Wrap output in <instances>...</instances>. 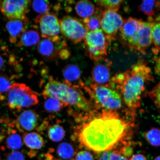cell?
Masks as SVG:
<instances>
[{
    "label": "cell",
    "mask_w": 160,
    "mask_h": 160,
    "mask_svg": "<svg viewBox=\"0 0 160 160\" xmlns=\"http://www.w3.org/2000/svg\"><path fill=\"white\" fill-rule=\"evenodd\" d=\"M89 119L79 126L78 138L82 145L98 153L111 151L128 142L131 123L116 111H92Z\"/></svg>",
    "instance_id": "obj_1"
},
{
    "label": "cell",
    "mask_w": 160,
    "mask_h": 160,
    "mask_svg": "<svg viewBox=\"0 0 160 160\" xmlns=\"http://www.w3.org/2000/svg\"><path fill=\"white\" fill-rule=\"evenodd\" d=\"M153 80L147 63L140 60L127 71L116 74L108 85L115 88L134 116L136 110L141 106V96L146 83Z\"/></svg>",
    "instance_id": "obj_2"
},
{
    "label": "cell",
    "mask_w": 160,
    "mask_h": 160,
    "mask_svg": "<svg viewBox=\"0 0 160 160\" xmlns=\"http://www.w3.org/2000/svg\"><path fill=\"white\" fill-rule=\"evenodd\" d=\"M42 95L45 99L52 98L66 105L73 106L84 112L90 113L92 111L91 102L75 86L51 79L46 84Z\"/></svg>",
    "instance_id": "obj_3"
},
{
    "label": "cell",
    "mask_w": 160,
    "mask_h": 160,
    "mask_svg": "<svg viewBox=\"0 0 160 160\" xmlns=\"http://www.w3.org/2000/svg\"><path fill=\"white\" fill-rule=\"evenodd\" d=\"M84 89L91 97L96 110L117 111L122 107V100L120 94L107 84L95 83Z\"/></svg>",
    "instance_id": "obj_4"
},
{
    "label": "cell",
    "mask_w": 160,
    "mask_h": 160,
    "mask_svg": "<svg viewBox=\"0 0 160 160\" xmlns=\"http://www.w3.org/2000/svg\"><path fill=\"white\" fill-rule=\"evenodd\" d=\"M39 95L24 83H14L7 96V105L12 110L19 111L39 103Z\"/></svg>",
    "instance_id": "obj_5"
},
{
    "label": "cell",
    "mask_w": 160,
    "mask_h": 160,
    "mask_svg": "<svg viewBox=\"0 0 160 160\" xmlns=\"http://www.w3.org/2000/svg\"><path fill=\"white\" fill-rule=\"evenodd\" d=\"M84 40L86 53L90 59L96 62L105 59L110 41L102 29L88 32Z\"/></svg>",
    "instance_id": "obj_6"
},
{
    "label": "cell",
    "mask_w": 160,
    "mask_h": 160,
    "mask_svg": "<svg viewBox=\"0 0 160 160\" xmlns=\"http://www.w3.org/2000/svg\"><path fill=\"white\" fill-rule=\"evenodd\" d=\"M154 24L151 21H142L134 33L125 44L130 49L144 54L146 50L153 42L152 28Z\"/></svg>",
    "instance_id": "obj_7"
},
{
    "label": "cell",
    "mask_w": 160,
    "mask_h": 160,
    "mask_svg": "<svg viewBox=\"0 0 160 160\" xmlns=\"http://www.w3.org/2000/svg\"><path fill=\"white\" fill-rule=\"evenodd\" d=\"M59 22L60 31L75 44L79 43L84 39L88 32L81 21L71 16L63 17Z\"/></svg>",
    "instance_id": "obj_8"
},
{
    "label": "cell",
    "mask_w": 160,
    "mask_h": 160,
    "mask_svg": "<svg viewBox=\"0 0 160 160\" xmlns=\"http://www.w3.org/2000/svg\"><path fill=\"white\" fill-rule=\"evenodd\" d=\"M30 2L29 1L6 0L0 2V9L10 20L23 19L27 18Z\"/></svg>",
    "instance_id": "obj_9"
},
{
    "label": "cell",
    "mask_w": 160,
    "mask_h": 160,
    "mask_svg": "<svg viewBox=\"0 0 160 160\" xmlns=\"http://www.w3.org/2000/svg\"><path fill=\"white\" fill-rule=\"evenodd\" d=\"M124 20L117 12L111 10H105L102 13L101 27L110 41L120 30L123 24Z\"/></svg>",
    "instance_id": "obj_10"
},
{
    "label": "cell",
    "mask_w": 160,
    "mask_h": 160,
    "mask_svg": "<svg viewBox=\"0 0 160 160\" xmlns=\"http://www.w3.org/2000/svg\"><path fill=\"white\" fill-rule=\"evenodd\" d=\"M35 21L39 25L42 37L44 38L58 36L60 32L59 21L54 14L48 13L40 15L36 18Z\"/></svg>",
    "instance_id": "obj_11"
},
{
    "label": "cell",
    "mask_w": 160,
    "mask_h": 160,
    "mask_svg": "<svg viewBox=\"0 0 160 160\" xmlns=\"http://www.w3.org/2000/svg\"><path fill=\"white\" fill-rule=\"evenodd\" d=\"M66 45L65 42L58 36L42 39L38 43V49L42 57L52 59L59 55L60 52L64 49Z\"/></svg>",
    "instance_id": "obj_12"
},
{
    "label": "cell",
    "mask_w": 160,
    "mask_h": 160,
    "mask_svg": "<svg viewBox=\"0 0 160 160\" xmlns=\"http://www.w3.org/2000/svg\"><path fill=\"white\" fill-rule=\"evenodd\" d=\"M38 117L37 113L31 110H25L20 114L13 121L15 127L20 132L30 131L34 129L38 125Z\"/></svg>",
    "instance_id": "obj_13"
},
{
    "label": "cell",
    "mask_w": 160,
    "mask_h": 160,
    "mask_svg": "<svg viewBox=\"0 0 160 160\" xmlns=\"http://www.w3.org/2000/svg\"><path fill=\"white\" fill-rule=\"evenodd\" d=\"M111 63L106 61L105 63H98L93 67L92 77L95 83L105 85L108 82L111 77Z\"/></svg>",
    "instance_id": "obj_14"
},
{
    "label": "cell",
    "mask_w": 160,
    "mask_h": 160,
    "mask_svg": "<svg viewBox=\"0 0 160 160\" xmlns=\"http://www.w3.org/2000/svg\"><path fill=\"white\" fill-rule=\"evenodd\" d=\"M28 20L27 18L23 19L10 20L6 25L9 35V41L12 43L16 42L17 39L22 33L27 29Z\"/></svg>",
    "instance_id": "obj_15"
},
{
    "label": "cell",
    "mask_w": 160,
    "mask_h": 160,
    "mask_svg": "<svg viewBox=\"0 0 160 160\" xmlns=\"http://www.w3.org/2000/svg\"><path fill=\"white\" fill-rule=\"evenodd\" d=\"M62 74L65 79L64 83L72 86V83L80 81L81 75L79 67L74 64L65 66L63 69Z\"/></svg>",
    "instance_id": "obj_16"
},
{
    "label": "cell",
    "mask_w": 160,
    "mask_h": 160,
    "mask_svg": "<svg viewBox=\"0 0 160 160\" xmlns=\"http://www.w3.org/2000/svg\"><path fill=\"white\" fill-rule=\"evenodd\" d=\"M23 140L26 146L32 149H41L45 144L42 137L35 132L25 133L23 135Z\"/></svg>",
    "instance_id": "obj_17"
},
{
    "label": "cell",
    "mask_w": 160,
    "mask_h": 160,
    "mask_svg": "<svg viewBox=\"0 0 160 160\" xmlns=\"http://www.w3.org/2000/svg\"><path fill=\"white\" fill-rule=\"evenodd\" d=\"M40 37L38 32L36 30H31L24 32L21 35L18 47H29L38 44Z\"/></svg>",
    "instance_id": "obj_18"
},
{
    "label": "cell",
    "mask_w": 160,
    "mask_h": 160,
    "mask_svg": "<svg viewBox=\"0 0 160 160\" xmlns=\"http://www.w3.org/2000/svg\"><path fill=\"white\" fill-rule=\"evenodd\" d=\"M75 11L78 15L84 19L88 18L95 13L94 5L87 0L78 2L75 6Z\"/></svg>",
    "instance_id": "obj_19"
},
{
    "label": "cell",
    "mask_w": 160,
    "mask_h": 160,
    "mask_svg": "<svg viewBox=\"0 0 160 160\" xmlns=\"http://www.w3.org/2000/svg\"><path fill=\"white\" fill-rule=\"evenodd\" d=\"M13 127L10 128L8 131L6 144L8 149L17 150L22 147L23 142L21 136L17 133Z\"/></svg>",
    "instance_id": "obj_20"
},
{
    "label": "cell",
    "mask_w": 160,
    "mask_h": 160,
    "mask_svg": "<svg viewBox=\"0 0 160 160\" xmlns=\"http://www.w3.org/2000/svg\"><path fill=\"white\" fill-rule=\"evenodd\" d=\"M97 11V13H95L91 17L83 20V24L88 32L100 29L101 17L103 12L100 13L101 11L98 10Z\"/></svg>",
    "instance_id": "obj_21"
},
{
    "label": "cell",
    "mask_w": 160,
    "mask_h": 160,
    "mask_svg": "<svg viewBox=\"0 0 160 160\" xmlns=\"http://www.w3.org/2000/svg\"><path fill=\"white\" fill-rule=\"evenodd\" d=\"M160 8V1H144L139 6L140 11L148 17L155 14L156 9Z\"/></svg>",
    "instance_id": "obj_22"
},
{
    "label": "cell",
    "mask_w": 160,
    "mask_h": 160,
    "mask_svg": "<svg viewBox=\"0 0 160 160\" xmlns=\"http://www.w3.org/2000/svg\"><path fill=\"white\" fill-rule=\"evenodd\" d=\"M12 79L5 75H0V101H3L7 97L12 85Z\"/></svg>",
    "instance_id": "obj_23"
},
{
    "label": "cell",
    "mask_w": 160,
    "mask_h": 160,
    "mask_svg": "<svg viewBox=\"0 0 160 160\" xmlns=\"http://www.w3.org/2000/svg\"><path fill=\"white\" fill-rule=\"evenodd\" d=\"M65 132L62 127L55 124L49 128L48 131V136L52 141L55 142L61 141L64 138Z\"/></svg>",
    "instance_id": "obj_24"
},
{
    "label": "cell",
    "mask_w": 160,
    "mask_h": 160,
    "mask_svg": "<svg viewBox=\"0 0 160 160\" xmlns=\"http://www.w3.org/2000/svg\"><path fill=\"white\" fill-rule=\"evenodd\" d=\"M57 152L59 157L64 159H71L74 155L73 147L67 142L60 144L58 147Z\"/></svg>",
    "instance_id": "obj_25"
},
{
    "label": "cell",
    "mask_w": 160,
    "mask_h": 160,
    "mask_svg": "<svg viewBox=\"0 0 160 160\" xmlns=\"http://www.w3.org/2000/svg\"><path fill=\"white\" fill-rule=\"evenodd\" d=\"M64 103L59 100L52 98H48L45 101L44 107L45 110L49 112H57L63 109Z\"/></svg>",
    "instance_id": "obj_26"
},
{
    "label": "cell",
    "mask_w": 160,
    "mask_h": 160,
    "mask_svg": "<svg viewBox=\"0 0 160 160\" xmlns=\"http://www.w3.org/2000/svg\"><path fill=\"white\" fill-rule=\"evenodd\" d=\"M98 160H128L118 149L103 152Z\"/></svg>",
    "instance_id": "obj_27"
},
{
    "label": "cell",
    "mask_w": 160,
    "mask_h": 160,
    "mask_svg": "<svg viewBox=\"0 0 160 160\" xmlns=\"http://www.w3.org/2000/svg\"><path fill=\"white\" fill-rule=\"evenodd\" d=\"M145 137L147 141L152 145L158 147L160 146V130L153 128L145 133Z\"/></svg>",
    "instance_id": "obj_28"
},
{
    "label": "cell",
    "mask_w": 160,
    "mask_h": 160,
    "mask_svg": "<svg viewBox=\"0 0 160 160\" xmlns=\"http://www.w3.org/2000/svg\"><path fill=\"white\" fill-rule=\"evenodd\" d=\"M98 5L104 8L106 10H111L117 12L120 5L123 2L121 0H100L95 1Z\"/></svg>",
    "instance_id": "obj_29"
},
{
    "label": "cell",
    "mask_w": 160,
    "mask_h": 160,
    "mask_svg": "<svg viewBox=\"0 0 160 160\" xmlns=\"http://www.w3.org/2000/svg\"><path fill=\"white\" fill-rule=\"evenodd\" d=\"M32 7L34 11L41 15L48 13L51 5L48 1H34L32 2Z\"/></svg>",
    "instance_id": "obj_30"
},
{
    "label": "cell",
    "mask_w": 160,
    "mask_h": 160,
    "mask_svg": "<svg viewBox=\"0 0 160 160\" xmlns=\"http://www.w3.org/2000/svg\"><path fill=\"white\" fill-rule=\"evenodd\" d=\"M13 122L8 119L3 118L0 119V143L7 137L8 131L10 128H15Z\"/></svg>",
    "instance_id": "obj_31"
},
{
    "label": "cell",
    "mask_w": 160,
    "mask_h": 160,
    "mask_svg": "<svg viewBox=\"0 0 160 160\" xmlns=\"http://www.w3.org/2000/svg\"><path fill=\"white\" fill-rule=\"evenodd\" d=\"M152 41L154 43L156 48L154 51H160V22L155 23L152 28Z\"/></svg>",
    "instance_id": "obj_32"
},
{
    "label": "cell",
    "mask_w": 160,
    "mask_h": 160,
    "mask_svg": "<svg viewBox=\"0 0 160 160\" xmlns=\"http://www.w3.org/2000/svg\"><path fill=\"white\" fill-rule=\"evenodd\" d=\"M149 96L160 112V81L149 92Z\"/></svg>",
    "instance_id": "obj_33"
},
{
    "label": "cell",
    "mask_w": 160,
    "mask_h": 160,
    "mask_svg": "<svg viewBox=\"0 0 160 160\" xmlns=\"http://www.w3.org/2000/svg\"><path fill=\"white\" fill-rule=\"evenodd\" d=\"M76 160H94V158L90 152L82 151L77 153L76 157Z\"/></svg>",
    "instance_id": "obj_34"
},
{
    "label": "cell",
    "mask_w": 160,
    "mask_h": 160,
    "mask_svg": "<svg viewBox=\"0 0 160 160\" xmlns=\"http://www.w3.org/2000/svg\"><path fill=\"white\" fill-rule=\"evenodd\" d=\"M7 160H25L24 157L21 152L14 151L7 155Z\"/></svg>",
    "instance_id": "obj_35"
},
{
    "label": "cell",
    "mask_w": 160,
    "mask_h": 160,
    "mask_svg": "<svg viewBox=\"0 0 160 160\" xmlns=\"http://www.w3.org/2000/svg\"><path fill=\"white\" fill-rule=\"evenodd\" d=\"M159 51H160L158 52ZM154 61L155 62V72L157 74L160 75V55L154 58Z\"/></svg>",
    "instance_id": "obj_36"
},
{
    "label": "cell",
    "mask_w": 160,
    "mask_h": 160,
    "mask_svg": "<svg viewBox=\"0 0 160 160\" xmlns=\"http://www.w3.org/2000/svg\"><path fill=\"white\" fill-rule=\"evenodd\" d=\"M129 160H147V159L144 155L137 154L133 156Z\"/></svg>",
    "instance_id": "obj_37"
},
{
    "label": "cell",
    "mask_w": 160,
    "mask_h": 160,
    "mask_svg": "<svg viewBox=\"0 0 160 160\" xmlns=\"http://www.w3.org/2000/svg\"><path fill=\"white\" fill-rule=\"evenodd\" d=\"M4 65V62L3 59L2 57L0 56V71Z\"/></svg>",
    "instance_id": "obj_38"
},
{
    "label": "cell",
    "mask_w": 160,
    "mask_h": 160,
    "mask_svg": "<svg viewBox=\"0 0 160 160\" xmlns=\"http://www.w3.org/2000/svg\"><path fill=\"white\" fill-rule=\"evenodd\" d=\"M154 160H160V156H158V157L156 158Z\"/></svg>",
    "instance_id": "obj_39"
},
{
    "label": "cell",
    "mask_w": 160,
    "mask_h": 160,
    "mask_svg": "<svg viewBox=\"0 0 160 160\" xmlns=\"http://www.w3.org/2000/svg\"><path fill=\"white\" fill-rule=\"evenodd\" d=\"M1 157H0V160H1Z\"/></svg>",
    "instance_id": "obj_40"
}]
</instances>
